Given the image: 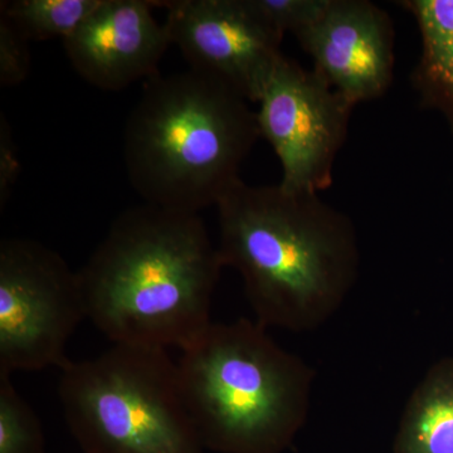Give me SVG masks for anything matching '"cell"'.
I'll return each mask as SVG.
<instances>
[{"label": "cell", "mask_w": 453, "mask_h": 453, "mask_svg": "<svg viewBox=\"0 0 453 453\" xmlns=\"http://www.w3.org/2000/svg\"><path fill=\"white\" fill-rule=\"evenodd\" d=\"M165 25L189 70L225 82L251 104L282 58L283 35L251 0H169Z\"/></svg>", "instance_id": "8"}, {"label": "cell", "mask_w": 453, "mask_h": 453, "mask_svg": "<svg viewBox=\"0 0 453 453\" xmlns=\"http://www.w3.org/2000/svg\"><path fill=\"white\" fill-rule=\"evenodd\" d=\"M225 82L188 70L146 82L124 130V163L145 203L199 214L216 207L261 138L255 110Z\"/></svg>", "instance_id": "3"}, {"label": "cell", "mask_w": 453, "mask_h": 453, "mask_svg": "<svg viewBox=\"0 0 453 453\" xmlns=\"http://www.w3.org/2000/svg\"><path fill=\"white\" fill-rule=\"evenodd\" d=\"M31 71L28 41L5 18L0 17V85L18 86Z\"/></svg>", "instance_id": "16"}, {"label": "cell", "mask_w": 453, "mask_h": 453, "mask_svg": "<svg viewBox=\"0 0 453 453\" xmlns=\"http://www.w3.org/2000/svg\"><path fill=\"white\" fill-rule=\"evenodd\" d=\"M253 7L273 28L285 35L305 29L323 14L329 0H251Z\"/></svg>", "instance_id": "15"}, {"label": "cell", "mask_w": 453, "mask_h": 453, "mask_svg": "<svg viewBox=\"0 0 453 453\" xmlns=\"http://www.w3.org/2000/svg\"><path fill=\"white\" fill-rule=\"evenodd\" d=\"M12 375L0 374V453H46V437Z\"/></svg>", "instance_id": "14"}, {"label": "cell", "mask_w": 453, "mask_h": 453, "mask_svg": "<svg viewBox=\"0 0 453 453\" xmlns=\"http://www.w3.org/2000/svg\"><path fill=\"white\" fill-rule=\"evenodd\" d=\"M61 372L59 401L83 453H204L165 349L113 344Z\"/></svg>", "instance_id": "5"}, {"label": "cell", "mask_w": 453, "mask_h": 453, "mask_svg": "<svg viewBox=\"0 0 453 453\" xmlns=\"http://www.w3.org/2000/svg\"><path fill=\"white\" fill-rule=\"evenodd\" d=\"M219 251L242 279L256 321L314 332L342 309L359 277L356 226L316 193L249 186L220 196Z\"/></svg>", "instance_id": "1"}, {"label": "cell", "mask_w": 453, "mask_h": 453, "mask_svg": "<svg viewBox=\"0 0 453 453\" xmlns=\"http://www.w3.org/2000/svg\"><path fill=\"white\" fill-rule=\"evenodd\" d=\"M421 33L422 52L411 81L421 106L443 113L453 133V0H401Z\"/></svg>", "instance_id": "11"}, {"label": "cell", "mask_w": 453, "mask_h": 453, "mask_svg": "<svg viewBox=\"0 0 453 453\" xmlns=\"http://www.w3.org/2000/svg\"><path fill=\"white\" fill-rule=\"evenodd\" d=\"M101 0H13L3 2L5 18L27 41H49L73 35L100 5Z\"/></svg>", "instance_id": "13"}, {"label": "cell", "mask_w": 453, "mask_h": 453, "mask_svg": "<svg viewBox=\"0 0 453 453\" xmlns=\"http://www.w3.org/2000/svg\"><path fill=\"white\" fill-rule=\"evenodd\" d=\"M223 267L199 214L144 203L79 271L86 316L113 344L183 350L211 324Z\"/></svg>", "instance_id": "2"}, {"label": "cell", "mask_w": 453, "mask_h": 453, "mask_svg": "<svg viewBox=\"0 0 453 453\" xmlns=\"http://www.w3.org/2000/svg\"><path fill=\"white\" fill-rule=\"evenodd\" d=\"M181 351V395L205 449L281 453L308 421L315 372L267 327L211 323Z\"/></svg>", "instance_id": "4"}, {"label": "cell", "mask_w": 453, "mask_h": 453, "mask_svg": "<svg viewBox=\"0 0 453 453\" xmlns=\"http://www.w3.org/2000/svg\"><path fill=\"white\" fill-rule=\"evenodd\" d=\"M314 70L351 103L377 100L393 81L395 29L368 0H329L320 17L295 35Z\"/></svg>", "instance_id": "9"}, {"label": "cell", "mask_w": 453, "mask_h": 453, "mask_svg": "<svg viewBox=\"0 0 453 453\" xmlns=\"http://www.w3.org/2000/svg\"><path fill=\"white\" fill-rule=\"evenodd\" d=\"M163 2L101 0L96 11L64 41L74 71L95 88L120 91L134 82L157 76L170 46L165 23L153 8Z\"/></svg>", "instance_id": "10"}, {"label": "cell", "mask_w": 453, "mask_h": 453, "mask_svg": "<svg viewBox=\"0 0 453 453\" xmlns=\"http://www.w3.org/2000/svg\"><path fill=\"white\" fill-rule=\"evenodd\" d=\"M395 453H453V357L432 365L411 393Z\"/></svg>", "instance_id": "12"}, {"label": "cell", "mask_w": 453, "mask_h": 453, "mask_svg": "<svg viewBox=\"0 0 453 453\" xmlns=\"http://www.w3.org/2000/svg\"><path fill=\"white\" fill-rule=\"evenodd\" d=\"M257 105L261 138L273 146L281 163L280 186L316 195L329 189L356 104L314 68L305 70L283 56Z\"/></svg>", "instance_id": "7"}, {"label": "cell", "mask_w": 453, "mask_h": 453, "mask_svg": "<svg viewBox=\"0 0 453 453\" xmlns=\"http://www.w3.org/2000/svg\"><path fill=\"white\" fill-rule=\"evenodd\" d=\"M86 316L79 273L28 238L0 243V374L35 372L70 360L65 348Z\"/></svg>", "instance_id": "6"}]
</instances>
